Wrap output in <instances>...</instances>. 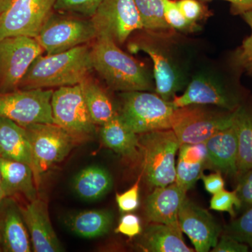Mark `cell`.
<instances>
[{
    "label": "cell",
    "instance_id": "cell-1",
    "mask_svg": "<svg viewBox=\"0 0 252 252\" xmlns=\"http://www.w3.org/2000/svg\"><path fill=\"white\" fill-rule=\"evenodd\" d=\"M92 69L91 47L86 44L59 54L41 55L32 63L18 89L77 85L89 77Z\"/></svg>",
    "mask_w": 252,
    "mask_h": 252
},
{
    "label": "cell",
    "instance_id": "cell-2",
    "mask_svg": "<svg viewBox=\"0 0 252 252\" xmlns=\"http://www.w3.org/2000/svg\"><path fill=\"white\" fill-rule=\"evenodd\" d=\"M91 47L93 69L118 91H147L152 81L143 66L122 51L112 37L99 34Z\"/></svg>",
    "mask_w": 252,
    "mask_h": 252
},
{
    "label": "cell",
    "instance_id": "cell-3",
    "mask_svg": "<svg viewBox=\"0 0 252 252\" xmlns=\"http://www.w3.org/2000/svg\"><path fill=\"white\" fill-rule=\"evenodd\" d=\"M122 98L119 116L137 135L172 128L176 108L171 101L146 91L124 92Z\"/></svg>",
    "mask_w": 252,
    "mask_h": 252
},
{
    "label": "cell",
    "instance_id": "cell-4",
    "mask_svg": "<svg viewBox=\"0 0 252 252\" xmlns=\"http://www.w3.org/2000/svg\"><path fill=\"white\" fill-rule=\"evenodd\" d=\"M140 149L147 182L154 187H166L175 182V156L180 143L172 129L140 134Z\"/></svg>",
    "mask_w": 252,
    "mask_h": 252
},
{
    "label": "cell",
    "instance_id": "cell-5",
    "mask_svg": "<svg viewBox=\"0 0 252 252\" xmlns=\"http://www.w3.org/2000/svg\"><path fill=\"white\" fill-rule=\"evenodd\" d=\"M32 153V170L36 188L41 175L69 155L78 140L54 124H36L25 127Z\"/></svg>",
    "mask_w": 252,
    "mask_h": 252
},
{
    "label": "cell",
    "instance_id": "cell-6",
    "mask_svg": "<svg viewBox=\"0 0 252 252\" xmlns=\"http://www.w3.org/2000/svg\"><path fill=\"white\" fill-rule=\"evenodd\" d=\"M234 112L223 114L192 104L176 108L172 130L181 144L205 142L212 135L233 124Z\"/></svg>",
    "mask_w": 252,
    "mask_h": 252
},
{
    "label": "cell",
    "instance_id": "cell-7",
    "mask_svg": "<svg viewBox=\"0 0 252 252\" xmlns=\"http://www.w3.org/2000/svg\"><path fill=\"white\" fill-rule=\"evenodd\" d=\"M52 90L36 89L0 93V117L25 127L36 124H54Z\"/></svg>",
    "mask_w": 252,
    "mask_h": 252
},
{
    "label": "cell",
    "instance_id": "cell-8",
    "mask_svg": "<svg viewBox=\"0 0 252 252\" xmlns=\"http://www.w3.org/2000/svg\"><path fill=\"white\" fill-rule=\"evenodd\" d=\"M44 49L35 38L18 36L0 40V93L18 90L32 63Z\"/></svg>",
    "mask_w": 252,
    "mask_h": 252
},
{
    "label": "cell",
    "instance_id": "cell-9",
    "mask_svg": "<svg viewBox=\"0 0 252 252\" xmlns=\"http://www.w3.org/2000/svg\"><path fill=\"white\" fill-rule=\"evenodd\" d=\"M94 23L89 20L51 15L35 38L46 54L64 52L84 45L97 37Z\"/></svg>",
    "mask_w": 252,
    "mask_h": 252
},
{
    "label": "cell",
    "instance_id": "cell-10",
    "mask_svg": "<svg viewBox=\"0 0 252 252\" xmlns=\"http://www.w3.org/2000/svg\"><path fill=\"white\" fill-rule=\"evenodd\" d=\"M51 109L54 124L77 140L89 137L95 131L80 84L63 86L54 91Z\"/></svg>",
    "mask_w": 252,
    "mask_h": 252
},
{
    "label": "cell",
    "instance_id": "cell-11",
    "mask_svg": "<svg viewBox=\"0 0 252 252\" xmlns=\"http://www.w3.org/2000/svg\"><path fill=\"white\" fill-rule=\"evenodd\" d=\"M56 0H14L0 14V40L11 36L36 38L54 11Z\"/></svg>",
    "mask_w": 252,
    "mask_h": 252
},
{
    "label": "cell",
    "instance_id": "cell-12",
    "mask_svg": "<svg viewBox=\"0 0 252 252\" xmlns=\"http://www.w3.org/2000/svg\"><path fill=\"white\" fill-rule=\"evenodd\" d=\"M90 19L97 35H108L117 44L125 42L134 31L143 29L135 0H103Z\"/></svg>",
    "mask_w": 252,
    "mask_h": 252
},
{
    "label": "cell",
    "instance_id": "cell-13",
    "mask_svg": "<svg viewBox=\"0 0 252 252\" xmlns=\"http://www.w3.org/2000/svg\"><path fill=\"white\" fill-rule=\"evenodd\" d=\"M178 220L181 230L190 239L195 251L207 252L216 246L221 230L220 225L208 211L187 197L181 205Z\"/></svg>",
    "mask_w": 252,
    "mask_h": 252
},
{
    "label": "cell",
    "instance_id": "cell-14",
    "mask_svg": "<svg viewBox=\"0 0 252 252\" xmlns=\"http://www.w3.org/2000/svg\"><path fill=\"white\" fill-rule=\"evenodd\" d=\"M23 220L35 252H59L63 249L54 231L48 211L47 204L36 198L24 207H20Z\"/></svg>",
    "mask_w": 252,
    "mask_h": 252
},
{
    "label": "cell",
    "instance_id": "cell-15",
    "mask_svg": "<svg viewBox=\"0 0 252 252\" xmlns=\"http://www.w3.org/2000/svg\"><path fill=\"white\" fill-rule=\"evenodd\" d=\"M187 192L175 182L166 187H155L146 202L149 220L152 223H163L180 229L178 214Z\"/></svg>",
    "mask_w": 252,
    "mask_h": 252
},
{
    "label": "cell",
    "instance_id": "cell-16",
    "mask_svg": "<svg viewBox=\"0 0 252 252\" xmlns=\"http://www.w3.org/2000/svg\"><path fill=\"white\" fill-rule=\"evenodd\" d=\"M171 102L175 108L192 104H211L228 110H233L236 107L235 99L223 88L203 76L194 78L185 92L182 95H175Z\"/></svg>",
    "mask_w": 252,
    "mask_h": 252
},
{
    "label": "cell",
    "instance_id": "cell-17",
    "mask_svg": "<svg viewBox=\"0 0 252 252\" xmlns=\"http://www.w3.org/2000/svg\"><path fill=\"white\" fill-rule=\"evenodd\" d=\"M205 144L208 163L225 175L238 177V142L234 124L212 135Z\"/></svg>",
    "mask_w": 252,
    "mask_h": 252
},
{
    "label": "cell",
    "instance_id": "cell-18",
    "mask_svg": "<svg viewBox=\"0 0 252 252\" xmlns=\"http://www.w3.org/2000/svg\"><path fill=\"white\" fill-rule=\"evenodd\" d=\"M1 185L7 196L22 195L29 201L37 198L32 167L25 162L0 157Z\"/></svg>",
    "mask_w": 252,
    "mask_h": 252
},
{
    "label": "cell",
    "instance_id": "cell-19",
    "mask_svg": "<svg viewBox=\"0 0 252 252\" xmlns=\"http://www.w3.org/2000/svg\"><path fill=\"white\" fill-rule=\"evenodd\" d=\"M132 47L137 51H143L152 60L158 95L166 101L173 99L180 84L178 74L170 60L160 50L149 44H134Z\"/></svg>",
    "mask_w": 252,
    "mask_h": 252
},
{
    "label": "cell",
    "instance_id": "cell-20",
    "mask_svg": "<svg viewBox=\"0 0 252 252\" xmlns=\"http://www.w3.org/2000/svg\"><path fill=\"white\" fill-rule=\"evenodd\" d=\"M178 162L176 166L175 182L188 191L200 178L208 162L205 142L181 144Z\"/></svg>",
    "mask_w": 252,
    "mask_h": 252
},
{
    "label": "cell",
    "instance_id": "cell-21",
    "mask_svg": "<svg viewBox=\"0 0 252 252\" xmlns=\"http://www.w3.org/2000/svg\"><path fill=\"white\" fill-rule=\"evenodd\" d=\"M6 205L0 220L4 251L31 252L30 234L20 208L12 202H9Z\"/></svg>",
    "mask_w": 252,
    "mask_h": 252
},
{
    "label": "cell",
    "instance_id": "cell-22",
    "mask_svg": "<svg viewBox=\"0 0 252 252\" xmlns=\"http://www.w3.org/2000/svg\"><path fill=\"white\" fill-rule=\"evenodd\" d=\"M0 157L25 162L32 167L31 144L25 127L0 117Z\"/></svg>",
    "mask_w": 252,
    "mask_h": 252
},
{
    "label": "cell",
    "instance_id": "cell-23",
    "mask_svg": "<svg viewBox=\"0 0 252 252\" xmlns=\"http://www.w3.org/2000/svg\"><path fill=\"white\" fill-rule=\"evenodd\" d=\"M139 245L144 252H194L184 242L182 230L163 223L149 225Z\"/></svg>",
    "mask_w": 252,
    "mask_h": 252
},
{
    "label": "cell",
    "instance_id": "cell-24",
    "mask_svg": "<svg viewBox=\"0 0 252 252\" xmlns=\"http://www.w3.org/2000/svg\"><path fill=\"white\" fill-rule=\"evenodd\" d=\"M100 136L106 147L122 157L134 158L138 155V135L123 122L119 113L101 126Z\"/></svg>",
    "mask_w": 252,
    "mask_h": 252
},
{
    "label": "cell",
    "instance_id": "cell-25",
    "mask_svg": "<svg viewBox=\"0 0 252 252\" xmlns=\"http://www.w3.org/2000/svg\"><path fill=\"white\" fill-rule=\"evenodd\" d=\"M112 175L104 167L92 165L85 167L76 175L73 189L84 200L94 201L108 193L112 188Z\"/></svg>",
    "mask_w": 252,
    "mask_h": 252
},
{
    "label": "cell",
    "instance_id": "cell-26",
    "mask_svg": "<svg viewBox=\"0 0 252 252\" xmlns=\"http://www.w3.org/2000/svg\"><path fill=\"white\" fill-rule=\"evenodd\" d=\"M66 223L77 236L96 238L109 233L113 224V215L107 210H87L72 215Z\"/></svg>",
    "mask_w": 252,
    "mask_h": 252
},
{
    "label": "cell",
    "instance_id": "cell-27",
    "mask_svg": "<svg viewBox=\"0 0 252 252\" xmlns=\"http://www.w3.org/2000/svg\"><path fill=\"white\" fill-rule=\"evenodd\" d=\"M80 85L88 111L95 125L102 126L117 115L112 99L94 79L89 76Z\"/></svg>",
    "mask_w": 252,
    "mask_h": 252
},
{
    "label": "cell",
    "instance_id": "cell-28",
    "mask_svg": "<svg viewBox=\"0 0 252 252\" xmlns=\"http://www.w3.org/2000/svg\"><path fill=\"white\" fill-rule=\"evenodd\" d=\"M238 142V175L252 169V115L243 107L234 112Z\"/></svg>",
    "mask_w": 252,
    "mask_h": 252
},
{
    "label": "cell",
    "instance_id": "cell-29",
    "mask_svg": "<svg viewBox=\"0 0 252 252\" xmlns=\"http://www.w3.org/2000/svg\"><path fill=\"white\" fill-rule=\"evenodd\" d=\"M143 29L153 32L171 29L164 16L162 0H135Z\"/></svg>",
    "mask_w": 252,
    "mask_h": 252
},
{
    "label": "cell",
    "instance_id": "cell-30",
    "mask_svg": "<svg viewBox=\"0 0 252 252\" xmlns=\"http://www.w3.org/2000/svg\"><path fill=\"white\" fill-rule=\"evenodd\" d=\"M225 234L252 249V207L225 228Z\"/></svg>",
    "mask_w": 252,
    "mask_h": 252
},
{
    "label": "cell",
    "instance_id": "cell-31",
    "mask_svg": "<svg viewBox=\"0 0 252 252\" xmlns=\"http://www.w3.org/2000/svg\"><path fill=\"white\" fill-rule=\"evenodd\" d=\"M103 0H56L54 11L75 13L91 18Z\"/></svg>",
    "mask_w": 252,
    "mask_h": 252
},
{
    "label": "cell",
    "instance_id": "cell-32",
    "mask_svg": "<svg viewBox=\"0 0 252 252\" xmlns=\"http://www.w3.org/2000/svg\"><path fill=\"white\" fill-rule=\"evenodd\" d=\"M241 208V203L236 192L228 191L225 189L214 194L210 200V209L219 212H226L235 217L234 207Z\"/></svg>",
    "mask_w": 252,
    "mask_h": 252
},
{
    "label": "cell",
    "instance_id": "cell-33",
    "mask_svg": "<svg viewBox=\"0 0 252 252\" xmlns=\"http://www.w3.org/2000/svg\"><path fill=\"white\" fill-rule=\"evenodd\" d=\"M163 3L164 16L165 21L170 28L174 29L183 31L188 29L192 26L191 23L186 19L177 1L175 0H162Z\"/></svg>",
    "mask_w": 252,
    "mask_h": 252
},
{
    "label": "cell",
    "instance_id": "cell-34",
    "mask_svg": "<svg viewBox=\"0 0 252 252\" xmlns=\"http://www.w3.org/2000/svg\"><path fill=\"white\" fill-rule=\"evenodd\" d=\"M141 177L136 181L135 185L122 193L116 194V200L121 212L135 211L140 205V184Z\"/></svg>",
    "mask_w": 252,
    "mask_h": 252
},
{
    "label": "cell",
    "instance_id": "cell-35",
    "mask_svg": "<svg viewBox=\"0 0 252 252\" xmlns=\"http://www.w3.org/2000/svg\"><path fill=\"white\" fill-rule=\"evenodd\" d=\"M243 19L251 28V34L243 41L238 53V63L252 72V10L242 14Z\"/></svg>",
    "mask_w": 252,
    "mask_h": 252
},
{
    "label": "cell",
    "instance_id": "cell-36",
    "mask_svg": "<svg viewBox=\"0 0 252 252\" xmlns=\"http://www.w3.org/2000/svg\"><path fill=\"white\" fill-rule=\"evenodd\" d=\"M238 183L237 185L236 192L241 207H252V169L238 175Z\"/></svg>",
    "mask_w": 252,
    "mask_h": 252
},
{
    "label": "cell",
    "instance_id": "cell-37",
    "mask_svg": "<svg viewBox=\"0 0 252 252\" xmlns=\"http://www.w3.org/2000/svg\"><path fill=\"white\" fill-rule=\"evenodd\" d=\"M141 232L142 226L140 219L133 214H126L123 216L115 229L116 233H121L130 238H133L140 235Z\"/></svg>",
    "mask_w": 252,
    "mask_h": 252
},
{
    "label": "cell",
    "instance_id": "cell-38",
    "mask_svg": "<svg viewBox=\"0 0 252 252\" xmlns=\"http://www.w3.org/2000/svg\"><path fill=\"white\" fill-rule=\"evenodd\" d=\"M177 3L186 19L192 25L204 14L203 5L198 0H177Z\"/></svg>",
    "mask_w": 252,
    "mask_h": 252
},
{
    "label": "cell",
    "instance_id": "cell-39",
    "mask_svg": "<svg viewBox=\"0 0 252 252\" xmlns=\"http://www.w3.org/2000/svg\"><path fill=\"white\" fill-rule=\"evenodd\" d=\"M249 247L247 244L239 242L230 235L223 234L216 246L212 248L214 252H247Z\"/></svg>",
    "mask_w": 252,
    "mask_h": 252
},
{
    "label": "cell",
    "instance_id": "cell-40",
    "mask_svg": "<svg viewBox=\"0 0 252 252\" xmlns=\"http://www.w3.org/2000/svg\"><path fill=\"white\" fill-rule=\"evenodd\" d=\"M200 178L203 181L205 190L212 195L224 189L225 182L220 171L208 175H205L203 173L200 176Z\"/></svg>",
    "mask_w": 252,
    "mask_h": 252
},
{
    "label": "cell",
    "instance_id": "cell-41",
    "mask_svg": "<svg viewBox=\"0 0 252 252\" xmlns=\"http://www.w3.org/2000/svg\"><path fill=\"white\" fill-rule=\"evenodd\" d=\"M228 1L231 6V10L235 14H243L252 10V0H223Z\"/></svg>",
    "mask_w": 252,
    "mask_h": 252
},
{
    "label": "cell",
    "instance_id": "cell-42",
    "mask_svg": "<svg viewBox=\"0 0 252 252\" xmlns=\"http://www.w3.org/2000/svg\"><path fill=\"white\" fill-rule=\"evenodd\" d=\"M14 0H0V14L9 7Z\"/></svg>",
    "mask_w": 252,
    "mask_h": 252
},
{
    "label": "cell",
    "instance_id": "cell-43",
    "mask_svg": "<svg viewBox=\"0 0 252 252\" xmlns=\"http://www.w3.org/2000/svg\"><path fill=\"white\" fill-rule=\"evenodd\" d=\"M7 195H6V191H5L4 187H2L1 184H0V205L3 203L5 198H6Z\"/></svg>",
    "mask_w": 252,
    "mask_h": 252
},
{
    "label": "cell",
    "instance_id": "cell-44",
    "mask_svg": "<svg viewBox=\"0 0 252 252\" xmlns=\"http://www.w3.org/2000/svg\"><path fill=\"white\" fill-rule=\"evenodd\" d=\"M0 184H1V170H0Z\"/></svg>",
    "mask_w": 252,
    "mask_h": 252
},
{
    "label": "cell",
    "instance_id": "cell-45",
    "mask_svg": "<svg viewBox=\"0 0 252 252\" xmlns=\"http://www.w3.org/2000/svg\"><path fill=\"white\" fill-rule=\"evenodd\" d=\"M0 245H1V244H0ZM0 251H1V248H0Z\"/></svg>",
    "mask_w": 252,
    "mask_h": 252
}]
</instances>
